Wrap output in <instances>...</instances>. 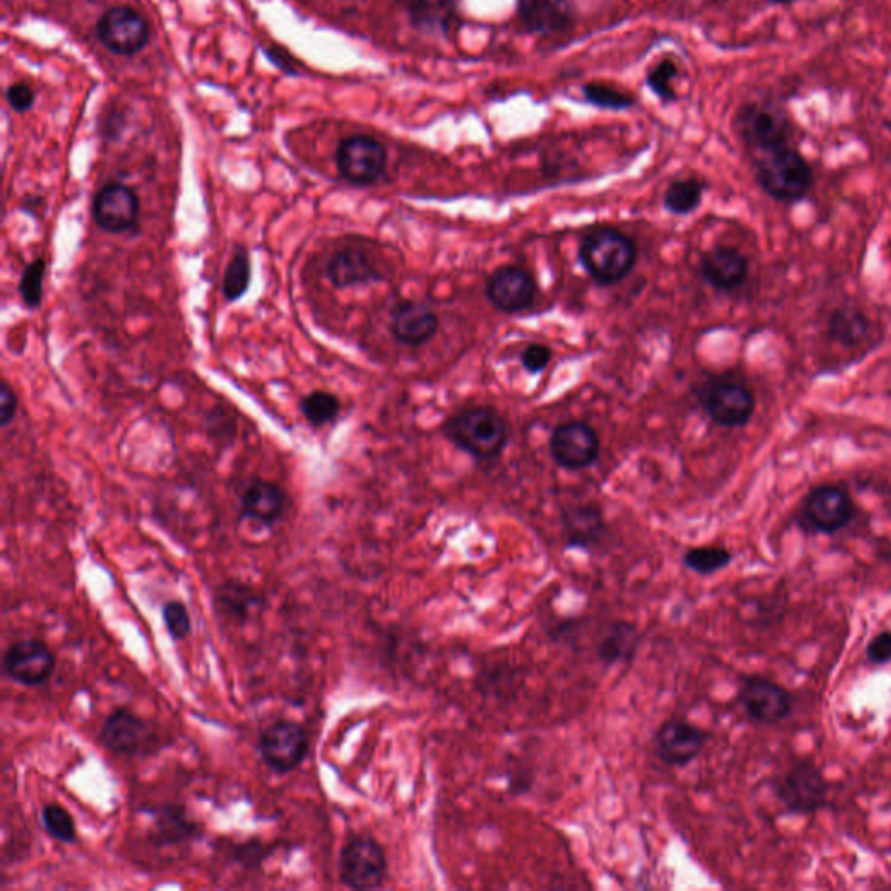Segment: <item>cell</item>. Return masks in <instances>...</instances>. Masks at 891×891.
Segmentation results:
<instances>
[{"label": "cell", "instance_id": "obj_1", "mask_svg": "<svg viewBox=\"0 0 891 891\" xmlns=\"http://www.w3.org/2000/svg\"><path fill=\"white\" fill-rule=\"evenodd\" d=\"M748 157L757 185L772 199L780 203H797L812 190V166L794 145H785Z\"/></svg>", "mask_w": 891, "mask_h": 891}, {"label": "cell", "instance_id": "obj_2", "mask_svg": "<svg viewBox=\"0 0 891 891\" xmlns=\"http://www.w3.org/2000/svg\"><path fill=\"white\" fill-rule=\"evenodd\" d=\"M578 258L596 283H620L636 265V244L617 228L597 227L581 237Z\"/></svg>", "mask_w": 891, "mask_h": 891}, {"label": "cell", "instance_id": "obj_3", "mask_svg": "<svg viewBox=\"0 0 891 891\" xmlns=\"http://www.w3.org/2000/svg\"><path fill=\"white\" fill-rule=\"evenodd\" d=\"M733 129L748 156L794 145V123L785 108L773 101L751 100L736 108Z\"/></svg>", "mask_w": 891, "mask_h": 891}, {"label": "cell", "instance_id": "obj_4", "mask_svg": "<svg viewBox=\"0 0 891 891\" xmlns=\"http://www.w3.org/2000/svg\"><path fill=\"white\" fill-rule=\"evenodd\" d=\"M442 432L460 450L478 460H495L506 448L507 423L491 408H467L446 420Z\"/></svg>", "mask_w": 891, "mask_h": 891}, {"label": "cell", "instance_id": "obj_5", "mask_svg": "<svg viewBox=\"0 0 891 891\" xmlns=\"http://www.w3.org/2000/svg\"><path fill=\"white\" fill-rule=\"evenodd\" d=\"M386 856L371 835L352 834L340 853V880L352 890H374L386 878Z\"/></svg>", "mask_w": 891, "mask_h": 891}, {"label": "cell", "instance_id": "obj_6", "mask_svg": "<svg viewBox=\"0 0 891 891\" xmlns=\"http://www.w3.org/2000/svg\"><path fill=\"white\" fill-rule=\"evenodd\" d=\"M334 163L340 176L355 187H370L385 175L386 148L370 135H354L340 141Z\"/></svg>", "mask_w": 891, "mask_h": 891}, {"label": "cell", "instance_id": "obj_7", "mask_svg": "<svg viewBox=\"0 0 891 891\" xmlns=\"http://www.w3.org/2000/svg\"><path fill=\"white\" fill-rule=\"evenodd\" d=\"M309 735L293 719H277L260 733L258 751L263 763L278 775L295 772L309 756Z\"/></svg>", "mask_w": 891, "mask_h": 891}, {"label": "cell", "instance_id": "obj_8", "mask_svg": "<svg viewBox=\"0 0 891 891\" xmlns=\"http://www.w3.org/2000/svg\"><path fill=\"white\" fill-rule=\"evenodd\" d=\"M98 738L105 748L119 756H148L160 747V738L151 724L124 707L108 714Z\"/></svg>", "mask_w": 891, "mask_h": 891}, {"label": "cell", "instance_id": "obj_9", "mask_svg": "<svg viewBox=\"0 0 891 891\" xmlns=\"http://www.w3.org/2000/svg\"><path fill=\"white\" fill-rule=\"evenodd\" d=\"M701 402L705 413L721 427H744L756 408V399L751 389L732 379H716L705 383Z\"/></svg>", "mask_w": 891, "mask_h": 891}, {"label": "cell", "instance_id": "obj_10", "mask_svg": "<svg viewBox=\"0 0 891 891\" xmlns=\"http://www.w3.org/2000/svg\"><path fill=\"white\" fill-rule=\"evenodd\" d=\"M96 33L108 51L131 56L148 45L150 27L136 9L116 6L101 14L96 23Z\"/></svg>", "mask_w": 891, "mask_h": 891}, {"label": "cell", "instance_id": "obj_11", "mask_svg": "<svg viewBox=\"0 0 891 891\" xmlns=\"http://www.w3.org/2000/svg\"><path fill=\"white\" fill-rule=\"evenodd\" d=\"M4 673L18 685L37 688L51 679L56 657L45 640L18 639L4 653Z\"/></svg>", "mask_w": 891, "mask_h": 891}, {"label": "cell", "instance_id": "obj_12", "mask_svg": "<svg viewBox=\"0 0 891 891\" xmlns=\"http://www.w3.org/2000/svg\"><path fill=\"white\" fill-rule=\"evenodd\" d=\"M853 512L855 507L846 491L838 486H819L804 500L801 521L813 531L831 535L852 521Z\"/></svg>", "mask_w": 891, "mask_h": 891}, {"label": "cell", "instance_id": "obj_13", "mask_svg": "<svg viewBox=\"0 0 891 891\" xmlns=\"http://www.w3.org/2000/svg\"><path fill=\"white\" fill-rule=\"evenodd\" d=\"M92 218L108 234H124L138 225L139 199L128 185H104L92 203Z\"/></svg>", "mask_w": 891, "mask_h": 891}, {"label": "cell", "instance_id": "obj_14", "mask_svg": "<svg viewBox=\"0 0 891 891\" xmlns=\"http://www.w3.org/2000/svg\"><path fill=\"white\" fill-rule=\"evenodd\" d=\"M596 430L584 422H566L556 427L550 438V453L559 466L580 470L593 466L599 454Z\"/></svg>", "mask_w": 891, "mask_h": 891}, {"label": "cell", "instance_id": "obj_15", "mask_svg": "<svg viewBox=\"0 0 891 891\" xmlns=\"http://www.w3.org/2000/svg\"><path fill=\"white\" fill-rule=\"evenodd\" d=\"M707 742V733L685 719H668L655 733V752L668 766L692 763Z\"/></svg>", "mask_w": 891, "mask_h": 891}, {"label": "cell", "instance_id": "obj_16", "mask_svg": "<svg viewBox=\"0 0 891 891\" xmlns=\"http://www.w3.org/2000/svg\"><path fill=\"white\" fill-rule=\"evenodd\" d=\"M738 702L751 719L773 724L791 713V695L782 686L764 677H747L742 683Z\"/></svg>", "mask_w": 891, "mask_h": 891}, {"label": "cell", "instance_id": "obj_17", "mask_svg": "<svg viewBox=\"0 0 891 891\" xmlns=\"http://www.w3.org/2000/svg\"><path fill=\"white\" fill-rule=\"evenodd\" d=\"M537 284L526 268L506 265L497 268L488 281V298L506 314L526 311L533 305Z\"/></svg>", "mask_w": 891, "mask_h": 891}, {"label": "cell", "instance_id": "obj_18", "mask_svg": "<svg viewBox=\"0 0 891 891\" xmlns=\"http://www.w3.org/2000/svg\"><path fill=\"white\" fill-rule=\"evenodd\" d=\"M516 12L526 32L535 36H559L575 25L571 0H518Z\"/></svg>", "mask_w": 891, "mask_h": 891}, {"label": "cell", "instance_id": "obj_19", "mask_svg": "<svg viewBox=\"0 0 891 891\" xmlns=\"http://www.w3.org/2000/svg\"><path fill=\"white\" fill-rule=\"evenodd\" d=\"M825 782L812 764H796L780 780L779 797L794 812H813L825 803Z\"/></svg>", "mask_w": 891, "mask_h": 891}, {"label": "cell", "instance_id": "obj_20", "mask_svg": "<svg viewBox=\"0 0 891 891\" xmlns=\"http://www.w3.org/2000/svg\"><path fill=\"white\" fill-rule=\"evenodd\" d=\"M438 330V315L429 305L420 302L399 303L390 321L392 336L408 346L425 345L429 340L434 339Z\"/></svg>", "mask_w": 891, "mask_h": 891}, {"label": "cell", "instance_id": "obj_21", "mask_svg": "<svg viewBox=\"0 0 891 891\" xmlns=\"http://www.w3.org/2000/svg\"><path fill=\"white\" fill-rule=\"evenodd\" d=\"M286 507V491L267 479H253L241 497L243 518L267 526V528L283 518Z\"/></svg>", "mask_w": 891, "mask_h": 891}, {"label": "cell", "instance_id": "obj_22", "mask_svg": "<svg viewBox=\"0 0 891 891\" xmlns=\"http://www.w3.org/2000/svg\"><path fill=\"white\" fill-rule=\"evenodd\" d=\"M326 275L330 283L339 290L366 286L382 281V275L374 267L370 256L358 247H343L336 251L326 263Z\"/></svg>", "mask_w": 891, "mask_h": 891}, {"label": "cell", "instance_id": "obj_23", "mask_svg": "<svg viewBox=\"0 0 891 891\" xmlns=\"http://www.w3.org/2000/svg\"><path fill=\"white\" fill-rule=\"evenodd\" d=\"M747 272V258L735 247H714L701 260L702 277L716 290L733 291L741 287Z\"/></svg>", "mask_w": 891, "mask_h": 891}, {"label": "cell", "instance_id": "obj_24", "mask_svg": "<svg viewBox=\"0 0 891 891\" xmlns=\"http://www.w3.org/2000/svg\"><path fill=\"white\" fill-rule=\"evenodd\" d=\"M408 20L417 32L448 37L457 27L458 0H407Z\"/></svg>", "mask_w": 891, "mask_h": 891}, {"label": "cell", "instance_id": "obj_25", "mask_svg": "<svg viewBox=\"0 0 891 891\" xmlns=\"http://www.w3.org/2000/svg\"><path fill=\"white\" fill-rule=\"evenodd\" d=\"M562 535L566 547L593 549L605 540L606 522L599 507L594 503L574 507L562 513Z\"/></svg>", "mask_w": 891, "mask_h": 891}, {"label": "cell", "instance_id": "obj_26", "mask_svg": "<svg viewBox=\"0 0 891 891\" xmlns=\"http://www.w3.org/2000/svg\"><path fill=\"white\" fill-rule=\"evenodd\" d=\"M151 815V838L160 846H176L197 835V824L187 815L184 806H156L147 810Z\"/></svg>", "mask_w": 891, "mask_h": 891}, {"label": "cell", "instance_id": "obj_27", "mask_svg": "<svg viewBox=\"0 0 891 891\" xmlns=\"http://www.w3.org/2000/svg\"><path fill=\"white\" fill-rule=\"evenodd\" d=\"M215 606L223 617L244 624L249 620L256 608L262 606V597L243 581L227 580L223 581L215 593Z\"/></svg>", "mask_w": 891, "mask_h": 891}, {"label": "cell", "instance_id": "obj_28", "mask_svg": "<svg viewBox=\"0 0 891 891\" xmlns=\"http://www.w3.org/2000/svg\"><path fill=\"white\" fill-rule=\"evenodd\" d=\"M707 185L698 178L674 179L664 192V207L673 215L685 216L695 212L704 199Z\"/></svg>", "mask_w": 891, "mask_h": 891}, {"label": "cell", "instance_id": "obj_29", "mask_svg": "<svg viewBox=\"0 0 891 891\" xmlns=\"http://www.w3.org/2000/svg\"><path fill=\"white\" fill-rule=\"evenodd\" d=\"M639 646V634L636 627L627 624H617L609 627L606 636L599 643V657L606 664H617V662L630 660Z\"/></svg>", "mask_w": 891, "mask_h": 891}, {"label": "cell", "instance_id": "obj_30", "mask_svg": "<svg viewBox=\"0 0 891 891\" xmlns=\"http://www.w3.org/2000/svg\"><path fill=\"white\" fill-rule=\"evenodd\" d=\"M251 283V262L249 253L246 247L235 246L228 262L225 274H223V298L228 303L239 302Z\"/></svg>", "mask_w": 891, "mask_h": 891}, {"label": "cell", "instance_id": "obj_31", "mask_svg": "<svg viewBox=\"0 0 891 891\" xmlns=\"http://www.w3.org/2000/svg\"><path fill=\"white\" fill-rule=\"evenodd\" d=\"M581 98L585 104L593 105L599 110L625 111L636 107V96L624 89L606 82H587L581 88Z\"/></svg>", "mask_w": 891, "mask_h": 891}, {"label": "cell", "instance_id": "obj_32", "mask_svg": "<svg viewBox=\"0 0 891 891\" xmlns=\"http://www.w3.org/2000/svg\"><path fill=\"white\" fill-rule=\"evenodd\" d=\"M831 334L832 339L843 345H860L863 340L868 339L869 331H871V323L862 312L855 309H841L834 312L831 319Z\"/></svg>", "mask_w": 891, "mask_h": 891}, {"label": "cell", "instance_id": "obj_33", "mask_svg": "<svg viewBox=\"0 0 891 891\" xmlns=\"http://www.w3.org/2000/svg\"><path fill=\"white\" fill-rule=\"evenodd\" d=\"M300 411L311 425L324 427L339 418L342 404H340V399L331 392L314 390L300 401Z\"/></svg>", "mask_w": 891, "mask_h": 891}, {"label": "cell", "instance_id": "obj_34", "mask_svg": "<svg viewBox=\"0 0 891 891\" xmlns=\"http://www.w3.org/2000/svg\"><path fill=\"white\" fill-rule=\"evenodd\" d=\"M679 77V67L670 56L660 58L657 63L649 67L646 72V88L657 96L662 104H674L677 100L676 88H674V80Z\"/></svg>", "mask_w": 891, "mask_h": 891}, {"label": "cell", "instance_id": "obj_35", "mask_svg": "<svg viewBox=\"0 0 891 891\" xmlns=\"http://www.w3.org/2000/svg\"><path fill=\"white\" fill-rule=\"evenodd\" d=\"M40 822H42V828L51 835L52 840L65 844L76 843V822H74V816L70 815L67 807L61 806V804H45L42 812H40Z\"/></svg>", "mask_w": 891, "mask_h": 891}, {"label": "cell", "instance_id": "obj_36", "mask_svg": "<svg viewBox=\"0 0 891 891\" xmlns=\"http://www.w3.org/2000/svg\"><path fill=\"white\" fill-rule=\"evenodd\" d=\"M46 274H48V262H46V258H37L33 260L32 263H28L23 274H21L18 291H20L21 300H23L25 305H27L28 309H32V311L33 309H39L40 303H42Z\"/></svg>", "mask_w": 891, "mask_h": 891}, {"label": "cell", "instance_id": "obj_37", "mask_svg": "<svg viewBox=\"0 0 891 891\" xmlns=\"http://www.w3.org/2000/svg\"><path fill=\"white\" fill-rule=\"evenodd\" d=\"M685 566L698 575H713L732 562V554L723 547H696L685 554Z\"/></svg>", "mask_w": 891, "mask_h": 891}, {"label": "cell", "instance_id": "obj_38", "mask_svg": "<svg viewBox=\"0 0 891 891\" xmlns=\"http://www.w3.org/2000/svg\"><path fill=\"white\" fill-rule=\"evenodd\" d=\"M163 621L173 639L184 640L190 636L192 618L187 606L182 601H167L163 605Z\"/></svg>", "mask_w": 891, "mask_h": 891}, {"label": "cell", "instance_id": "obj_39", "mask_svg": "<svg viewBox=\"0 0 891 891\" xmlns=\"http://www.w3.org/2000/svg\"><path fill=\"white\" fill-rule=\"evenodd\" d=\"M206 430L207 435H212L215 441H232L235 435L234 414L223 408H215L207 413Z\"/></svg>", "mask_w": 891, "mask_h": 891}, {"label": "cell", "instance_id": "obj_40", "mask_svg": "<svg viewBox=\"0 0 891 891\" xmlns=\"http://www.w3.org/2000/svg\"><path fill=\"white\" fill-rule=\"evenodd\" d=\"M550 359H552V351L549 346L541 345V343H533L528 345L521 354V362L528 373L537 374L549 366Z\"/></svg>", "mask_w": 891, "mask_h": 891}, {"label": "cell", "instance_id": "obj_41", "mask_svg": "<svg viewBox=\"0 0 891 891\" xmlns=\"http://www.w3.org/2000/svg\"><path fill=\"white\" fill-rule=\"evenodd\" d=\"M6 100L9 107L18 114H25L36 105V91L32 86L25 82L11 84L8 91H6Z\"/></svg>", "mask_w": 891, "mask_h": 891}, {"label": "cell", "instance_id": "obj_42", "mask_svg": "<svg viewBox=\"0 0 891 891\" xmlns=\"http://www.w3.org/2000/svg\"><path fill=\"white\" fill-rule=\"evenodd\" d=\"M18 414V395L9 385V382H2L0 385V425L9 427L14 422Z\"/></svg>", "mask_w": 891, "mask_h": 891}, {"label": "cell", "instance_id": "obj_43", "mask_svg": "<svg viewBox=\"0 0 891 891\" xmlns=\"http://www.w3.org/2000/svg\"><path fill=\"white\" fill-rule=\"evenodd\" d=\"M868 658L875 665L891 662V633H883L868 646Z\"/></svg>", "mask_w": 891, "mask_h": 891}, {"label": "cell", "instance_id": "obj_44", "mask_svg": "<svg viewBox=\"0 0 891 891\" xmlns=\"http://www.w3.org/2000/svg\"><path fill=\"white\" fill-rule=\"evenodd\" d=\"M42 203H45V200L40 199V197H32V195H30V197H27V199L23 200V204H21V209H23L25 213H28V215L39 216V209H36V207L42 206Z\"/></svg>", "mask_w": 891, "mask_h": 891}, {"label": "cell", "instance_id": "obj_45", "mask_svg": "<svg viewBox=\"0 0 891 891\" xmlns=\"http://www.w3.org/2000/svg\"><path fill=\"white\" fill-rule=\"evenodd\" d=\"M768 2H772V4L787 6L794 4V2H797V0H768Z\"/></svg>", "mask_w": 891, "mask_h": 891}]
</instances>
